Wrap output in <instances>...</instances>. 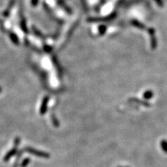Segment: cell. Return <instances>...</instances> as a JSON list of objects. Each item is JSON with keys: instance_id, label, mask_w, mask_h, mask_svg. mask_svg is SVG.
Returning a JSON list of instances; mask_svg holds the SVG:
<instances>
[{"instance_id": "cell-1", "label": "cell", "mask_w": 167, "mask_h": 167, "mask_svg": "<svg viewBox=\"0 0 167 167\" xmlns=\"http://www.w3.org/2000/svg\"><path fill=\"white\" fill-rule=\"evenodd\" d=\"M26 150H27V151L29 152V153H31V154H33V155H36V156H38V157H47L48 156V155L46 154V153H43V152L38 151H36V150L33 149V148H27Z\"/></svg>"}, {"instance_id": "cell-2", "label": "cell", "mask_w": 167, "mask_h": 167, "mask_svg": "<svg viewBox=\"0 0 167 167\" xmlns=\"http://www.w3.org/2000/svg\"><path fill=\"white\" fill-rule=\"evenodd\" d=\"M16 148H13V150H11V151H9L8 153H7V155H6V157H5V158H4V160L5 161H7V160H8L10 159V158L11 157L13 156V155L16 153Z\"/></svg>"}, {"instance_id": "cell-3", "label": "cell", "mask_w": 167, "mask_h": 167, "mask_svg": "<svg viewBox=\"0 0 167 167\" xmlns=\"http://www.w3.org/2000/svg\"><path fill=\"white\" fill-rule=\"evenodd\" d=\"M47 102H48V100L47 99L44 100L43 104H42V107H41V108H40V113H41L42 114H44V113H45V111H46Z\"/></svg>"}, {"instance_id": "cell-4", "label": "cell", "mask_w": 167, "mask_h": 167, "mask_svg": "<svg viewBox=\"0 0 167 167\" xmlns=\"http://www.w3.org/2000/svg\"><path fill=\"white\" fill-rule=\"evenodd\" d=\"M10 37H11V40H12L13 43L18 44V37H17L16 35H15L14 33H12L10 34Z\"/></svg>"}, {"instance_id": "cell-5", "label": "cell", "mask_w": 167, "mask_h": 167, "mask_svg": "<svg viewBox=\"0 0 167 167\" xmlns=\"http://www.w3.org/2000/svg\"><path fill=\"white\" fill-rule=\"evenodd\" d=\"M29 162V159H25L24 160V162L22 163V166H25V165L28 164Z\"/></svg>"}, {"instance_id": "cell-6", "label": "cell", "mask_w": 167, "mask_h": 167, "mask_svg": "<svg viewBox=\"0 0 167 167\" xmlns=\"http://www.w3.org/2000/svg\"><path fill=\"white\" fill-rule=\"evenodd\" d=\"M38 1V0H31V4L33 5V6H35V5H36V2Z\"/></svg>"}, {"instance_id": "cell-7", "label": "cell", "mask_w": 167, "mask_h": 167, "mask_svg": "<svg viewBox=\"0 0 167 167\" xmlns=\"http://www.w3.org/2000/svg\"><path fill=\"white\" fill-rule=\"evenodd\" d=\"M1 88H0V92H1Z\"/></svg>"}]
</instances>
